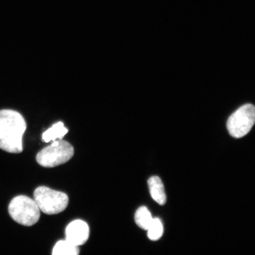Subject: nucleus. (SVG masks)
<instances>
[{"label": "nucleus", "instance_id": "obj_10", "mask_svg": "<svg viewBox=\"0 0 255 255\" xmlns=\"http://www.w3.org/2000/svg\"><path fill=\"white\" fill-rule=\"evenodd\" d=\"M152 217L150 212L145 206L139 207L136 210L135 215L136 224L143 230H147L152 221Z\"/></svg>", "mask_w": 255, "mask_h": 255}, {"label": "nucleus", "instance_id": "obj_3", "mask_svg": "<svg viewBox=\"0 0 255 255\" xmlns=\"http://www.w3.org/2000/svg\"><path fill=\"white\" fill-rule=\"evenodd\" d=\"M74 152L71 143L60 139L38 153L36 161L42 167L53 168L66 163L73 157Z\"/></svg>", "mask_w": 255, "mask_h": 255}, {"label": "nucleus", "instance_id": "obj_8", "mask_svg": "<svg viewBox=\"0 0 255 255\" xmlns=\"http://www.w3.org/2000/svg\"><path fill=\"white\" fill-rule=\"evenodd\" d=\"M68 132V129L64 126L62 122H59L50 128L43 133L42 140L44 142L55 141L56 139H62Z\"/></svg>", "mask_w": 255, "mask_h": 255}, {"label": "nucleus", "instance_id": "obj_4", "mask_svg": "<svg viewBox=\"0 0 255 255\" xmlns=\"http://www.w3.org/2000/svg\"><path fill=\"white\" fill-rule=\"evenodd\" d=\"M34 199L40 210L49 215L62 213L69 203V197L66 193L45 186H41L35 190Z\"/></svg>", "mask_w": 255, "mask_h": 255}, {"label": "nucleus", "instance_id": "obj_1", "mask_svg": "<svg viewBox=\"0 0 255 255\" xmlns=\"http://www.w3.org/2000/svg\"><path fill=\"white\" fill-rule=\"evenodd\" d=\"M26 128L24 117L18 112L0 111V148L13 154L23 151V136Z\"/></svg>", "mask_w": 255, "mask_h": 255}, {"label": "nucleus", "instance_id": "obj_2", "mask_svg": "<svg viewBox=\"0 0 255 255\" xmlns=\"http://www.w3.org/2000/svg\"><path fill=\"white\" fill-rule=\"evenodd\" d=\"M8 212L15 222L24 226L36 224L40 216L39 207L35 200L22 195L15 197L11 201Z\"/></svg>", "mask_w": 255, "mask_h": 255}, {"label": "nucleus", "instance_id": "obj_7", "mask_svg": "<svg viewBox=\"0 0 255 255\" xmlns=\"http://www.w3.org/2000/svg\"><path fill=\"white\" fill-rule=\"evenodd\" d=\"M149 192L153 200L160 205L166 203L164 187L160 178L157 176L151 177L148 181Z\"/></svg>", "mask_w": 255, "mask_h": 255}, {"label": "nucleus", "instance_id": "obj_5", "mask_svg": "<svg viewBox=\"0 0 255 255\" xmlns=\"http://www.w3.org/2000/svg\"><path fill=\"white\" fill-rule=\"evenodd\" d=\"M255 121V107L250 104L244 105L229 118L227 123L228 131L235 138H242L250 132Z\"/></svg>", "mask_w": 255, "mask_h": 255}, {"label": "nucleus", "instance_id": "obj_9", "mask_svg": "<svg viewBox=\"0 0 255 255\" xmlns=\"http://www.w3.org/2000/svg\"><path fill=\"white\" fill-rule=\"evenodd\" d=\"M80 251L78 247L67 240L57 242L53 248V255H78Z\"/></svg>", "mask_w": 255, "mask_h": 255}, {"label": "nucleus", "instance_id": "obj_6", "mask_svg": "<svg viewBox=\"0 0 255 255\" xmlns=\"http://www.w3.org/2000/svg\"><path fill=\"white\" fill-rule=\"evenodd\" d=\"M89 227L87 223L82 220H75L70 223L65 231L66 240L75 246H81L87 243L89 237Z\"/></svg>", "mask_w": 255, "mask_h": 255}, {"label": "nucleus", "instance_id": "obj_11", "mask_svg": "<svg viewBox=\"0 0 255 255\" xmlns=\"http://www.w3.org/2000/svg\"><path fill=\"white\" fill-rule=\"evenodd\" d=\"M148 237L150 240L156 241L159 240L163 234V226L158 218H153L147 230Z\"/></svg>", "mask_w": 255, "mask_h": 255}]
</instances>
